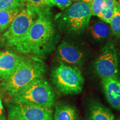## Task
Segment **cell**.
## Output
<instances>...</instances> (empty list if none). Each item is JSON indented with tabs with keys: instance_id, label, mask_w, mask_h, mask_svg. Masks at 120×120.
Wrapping results in <instances>:
<instances>
[{
	"instance_id": "1",
	"label": "cell",
	"mask_w": 120,
	"mask_h": 120,
	"mask_svg": "<svg viewBox=\"0 0 120 120\" xmlns=\"http://www.w3.org/2000/svg\"><path fill=\"white\" fill-rule=\"evenodd\" d=\"M38 14L26 35L11 49L26 56L42 59L53 49L55 30L49 11Z\"/></svg>"
},
{
	"instance_id": "2",
	"label": "cell",
	"mask_w": 120,
	"mask_h": 120,
	"mask_svg": "<svg viewBox=\"0 0 120 120\" xmlns=\"http://www.w3.org/2000/svg\"><path fill=\"white\" fill-rule=\"evenodd\" d=\"M46 66L40 58L22 57L20 64L12 75L0 83V92L12 97L31 85L36 79L43 77Z\"/></svg>"
},
{
	"instance_id": "3",
	"label": "cell",
	"mask_w": 120,
	"mask_h": 120,
	"mask_svg": "<svg viewBox=\"0 0 120 120\" xmlns=\"http://www.w3.org/2000/svg\"><path fill=\"white\" fill-rule=\"evenodd\" d=\"M91 13L89 4L83 1L75 2L56 16L58 28L65 34L77 36L89 25Z\"/></svg>"
},
{
	"instance_id": "4",
	"label": "cell",
	"mask_w": 120,
	"mask_h": 120,
	"mask_svg": "<svg viewBox=\"0 0 120 120\" xmlns=\"http://www.w3.org/2000/svg\"><path fill=\"white\" fill-rule=\"evenodd\" d=\"M12 101L40 107L52 108L55 94L51 86L44 79L40 78L12 97Z\"/></svg>"
},
{
	"instance_id": "5",
	"label": "cell",
	"mask_w": 120,
	"mask_h": 120,
	"mask_svg": "<svg viewBox=\"0 0 120 120\" xmlns=\"http://www.w3.org/2000/svg\"><path fill=\"white\" fill-rule=\"evenodd\" d=\"M52 83L58 92L64 95L80 94L84 79L77 67L61 62L52 72Z\"/></svg>"
},
{
	"instance_id": "6",
	"label": "cell",
	"mask_w": 120,
	"mask_h": 120,
	"mask_svg": "<svg viewBox=\"0 0 120 120\" xmlns=\"http://www.w3.org/2000/svg\"><path fill=\"white\" fill-rule=\"evenodd\" d=\"M38 14L34 9L26 4L15 17L1 37L3 46L11 48L27 34Z\"/></svg>"
},
{
	"instance_id": "7",
	"label": "cell",
	"mask_w": 120,
	"mask_h": 120,
	"mask_svg": "<svg viewBox=\"0 0 120 120\" xmlns=\"http://www.w3.org/2000/svg\"><path fill=\"white\" fill-rule=\"evenodd\" d=\"M8 120H52V108L9 102L7 104Z\"/></svg>"
},
{
	"instance_id": "8",
	"label": "cell",
	"mask_w": 120,
	"mask_h": 120,
	"mask_svg": "<svg viewBox=\"0 0 120 120\" xmlns=\"http://www.w3.org/2000/svg\"><path fill=\"white\" fill-rule=\"evenodd\" d=\"M95 72L101 79L117 77L118 62L117 52L113 43H107L94 62Z\"/></svg>"
},
{
	"instance_id": "9",
	"label": "cell",
	"mask_w": 120,
	"mask_h": 120,
	"mask_svg": "<svg viewBox=\"0 0 120 120\" xmlns=\"http://www.w3.org/2000/svg\"><path fill=\"white\" fill-rule=\"evenodd\" d=\"M22 57L11 49L0 51V82L10 77L19 66Z\"/></svg>"
},
{
	"instance_id": "10",
	"label": "cell",
	"mask_w": 120,
	"mask_h": 120,
	"mask_svg": "<svg viewBox=\"0 0 120 120\" xmlns=\"http://www.w3.org/2000/svg\"><path fill=\"white\" fill-rule=\"evenodd\" d=\"M56 53L61 62L69 65L81 66L85 59L83 52L66 41H62L58 45Z\"/></svg>"
},
{
	"instance_id": "11",
	"label": "cell",
	"mask_w": 120,
	"mask_h": 120,
	"mask_svg": "<svg viewBox=\"0 0 120 120\" xmlns=\"http://www.w3.org/2000/svg\"><path fill=\"white\" fill-rule=\"evenodd\" d=\"M103 91L108 102L113 109L120 110V80L117 77L102 79Z\"/></svg>"
},
{
	"instance_id": "12",
	"label": "cell",
	"mask_w": 120,
	"mask_h": 120,
	"mask_svg": "<svg viewBox=\"0 0 120 120\" xmlns=\"http://www.w3.org/2000/svg\"><path fill=\"white\" fill-rule=\"evenodd\" d=\"M90 120H113L114 115L109 109L98 102H94L89 107Z\"/></svg>"
},
{
	"instance_id": "13",
	"label": "cell",
	"mask_w": 120,
	"mask_h": 120,
	"mask_svg": "<svg viewBox=\"0 0 120 120\" xmlns=\"http://www.w3.org/2000/svg\"><path fill=\"white\" fill-rule=\"evenodd\" d=\"M53 120H79L76 109L71 105L58 103L55 107Z\"/></svg>"
},
{
	"instance_id": "14",
	"label": "cell",
	"mask_w": 120,
	"mask_h": 120,
	"mask_svg": "<svg viewBox=\"0 0 120 120\" xmlns=\"http://www.w3.org/2000/svg\"><path fill=\"white\" fill-rule=\"evenodd\" d=\"M22 8L0 10V26L1 33L5 32Z\"/></svg>"
},
{
	"instance_id": "15",
	"label": "cell",
	"mask_w": 120,
	"mask_h": 120,
	"mask_svg": "<svg viewBox=\"0 0 120 120\" xmlns=\"http://www.w3.org/2000/svg\"><path fill=\"white\" fill-rule=\"evenodd\" d=\"M93 38L97 40H103L109 36V30L107 24L103 22L97 21L93 23L90 28Z\"/></svg>"
},
{
	"instance_id": "16",
	"label": "cell",
	"mask_w": 120,
	"mask_h": 120,
	"mask_svg": "<svg viewBox=\"0 0 120 120\" xmlns=\"http://www.w3.org/2000/svg\"><path fill=\"white\" fill-rule=\"evenodd\" d=\"M116 2L117 0H105L102 8L97 16L103 21L110 23L115 11Z\"/></svg>"
},
{
	"instance_id": "17",
	"label": "cell",
	"mask_w": 120,
	"mask_h": 120,
	"mask_svg": "<svg viewBox=\"0 0 120 120\" xmlns=\"http://www.w3.org/2000/svg\"><path fill=\"white\" fill-rule=\"evenodd\" d=\"M26 3L37 13L49 11V8L53 5L47 0H26Z\"/></svg>"
},
{
	"instance_id": "18",
	"label": "cell",
	"mask_w": 120,
	"mask_h": 120,
	"mask_svg": "<svg viewBox=\"0 0 120 120\" xmlns=\"http://www.w3.org/2000/svg\"><path fill=\"white\" fill-rule=\"evenodd\" d=\"M109 24L113 34L116 37L120 38V10L117 5V1L116 2L113 17Z\"/></svg>"
},
{
	"instance_id": "19",
	"label": "cell",
	"mask_w": 120,
	"mask_h": 120,
	"mask_svg": "<svg viewBox=\"0 0 120 120\" xmlns=\"http://www.w3.org/2000/svg\"><path fill=\"white\" fill-rule=\"evenodd\" d=\"M26 3V0H0V10L22 8Z\"/></svg>"
},
{
	"instance_id": "20",
	"label": "cell",
	"mask_w": 120,
	"mask_h": 120,
	"mask_svg": "<svg viewBox=\"0 0 120 120\" xmlns=\"http://www.w3.org/2000/svg\"><path fill=\"white\" fill-rule=\"evenodd\" d=\"M105 0H92L88 3L92 16H97L101 12Z\"/></svg>"
},
{
	"instance_id": "21",
	"label": "cell",
	"mask_w": 120,
	"mask_h": 120,
	"mask_svg": "<svg viewBox=\"0 0 120 120\" xmlns=\"http://www.w3.org/2000/svg\"><path fill=\"white\" fill-rule=\"evenodd\" d=\"M53 4L56 5L60 10L64 11L71 5V0H53Z\"/></svg>"
},
{
	"instance_id": "22",
	"label": "cell",
	"mask_w": 120,
	"mask_h": 120,
	"mask_svg": "<svg viewBox=\"0 0 120 120\" xmlns=\"http://www.w3.org/2000/svg\"><path fill=\"white\" fill-rule=\"evenodd\" d=\"M0 94H1V92H0ZM0 120H5V117H4V108H3L1 94H0Z\"/></svg>"
},
{
	"instance_id": "23",
	"label": "cell",
	"mask_w": 120,
	"mask_h": 120,
	"mask_svg": "<svg viewBox=\"0 0 120 120\" xmlns=\"http://www.w3.org/2000/svg\"><path fill=\"white\" fill-rule=\"evenodd\" d=\"M91 1H92V0H82V1H83V2H85L86 3H88H88L91 2Z\"/></svg>"
},
{
	"instance_id": "24",
	"label": "cell",
	"mask_w": 120,
	"mask_h": 120,
	"mask_svg": "<svg viewBox=\"0 0 120 120\" xmlns=\"http://www.w3.org/2000/svg\"><path fill=\"white\" fill-rule=\"evenodd\" d=\"M48 2L51 3V4H52L53 5V0H47Z\"/></svg>"
},
{
	"instance_id": "25",
	"label": "cell",
	"mask_w": 120,
	"mask_h": 120,
	"mask_svg": "<svg viewBox=\"0 0 120 120\" xmlns=\"http://www.w3.org/2000/svg\"><path fill=\"white\" fill-rule=\"evenodd\" d=\"M71 1H73V2H79V1H82V0H71Z\"/></svg>"
},
{
	"instance_id": "26",
	"label": "cell",
	"mask_w": 120,
	"mask_h": 120,
	"mask_svg": "<svg viewBox=\"0 0 120 120\" xmlns=\"http://www.w3.org/2000/svg\"><path fill=\"white\" fill-rule=\"evenodd\" d=\"M117 5H118V8H119L120 10V4L119 2H117Z\"/></svg>"
},
{
	"instance_id": "27",
	"label": "cell",
	"mask_w": 120,
	"mask_h": 120,
	"mask_svg": "<svg viewBox=\"0 0 120 120\" xmlns=\"http://www.w3.org/2000/svg\"><path fill=\"white\" fill-rule=\"evenodd\" d=\"M1 37L0 36V43H1Z\"/></svg>"
},
{
	"instance_id": "28",
	"label": "cell",
	"mask_w": 120,
	"mask_h": 120,
	"mask_svg": "<svg viewBox=\"0 0 120 120\" xmlns=\"http://www.w3.org/2000/svg\"><path fill=\"white\" fill-rule=\"evenodd\" d=\"M117 1L118 2H119L120 4V0H117Z\"/></svg>"
},
{
	"instance_id": "29",
	"label": "cell",
	"mask_w": 120,
	"mask_h": 120,
	"mask_svg": "<svg viewBox=\"0 0 120 120\" xmlns=\"http://www.w3.org/2000/svg\"><path fill=\"white\" fill-rule=\"evenodd\" d=\"M1 34V26H0V34Z\"/></svg>"
},
{
	"instance_id": "30",
	"label": "cell",
	"mask_w": 120,
	"mask_h": 120,
	"mask_svg": "<svg viewBox=\"0 0 120 120\" xmlns=\"http://www.w3.org/2000/svg\"></svg>"
},
{
	"instance_id": "31",
	"label": "cell",
	"mask_w": 120,
	"mask_h": 120,
	"mask_svg": "<svg viewBox=\"0 0 120 120\" xmlns=\"http://www.w3.org/2000/svg\"></svg>"
}]
</instances>
